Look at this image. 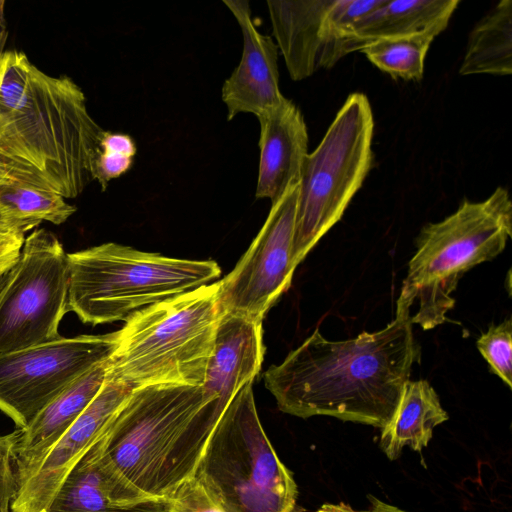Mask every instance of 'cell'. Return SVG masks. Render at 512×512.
Returning <instances> with one entry per match:
<instances>
[{
	"instance_id": "4dcf8cb0",
	"label": "cell",
	"mask_w": 512,
	"mask_h": 512,
	"mask_svg": "<svg viewBox=\"0 0 512 512\" xmlns=\"http://www.w3.org/2000/svg\"><path fill=\"white\" fill-rule=\"evenodd\" d=\"M36 227L37 225L33 223L15 218L0 204V234H25Z\"/></svg>"
},
{
	"instance_id": "f546056e",
	"label": "cell",
	"mask_w": 512,
	"mask_h": 512,
	"mask_svg": "<svg viewBox=\"0 0 512 512\" xmlns=\"http://www.w3.org/2000/svg\"><path fill=\"white\" fill-rule=\"evenodd\" d=\"M370 505L367 509L357 510L344 502L324 503L316 512H408L395 505L382 501L375 496H368Z\"/></svg>"
},
{
	"instance_id": "d4e9b609",
	"label": "cell",
	"mask_w": 512,
	"mask_h": 512,
	"mask_svg": "<svg viewBox=\"0 0 512 512\" xmlns=\"http://www.w3.org/2000/svg\"><path fill=\"white\" fill-rule=\"evenodd\" d=\"M476 346L489 365V372L498 376L509 389L512 388V321L507 318L498 325H491L480 335Z\"/></svg>"
},
{
	"instance_id": "1f68e13d",
	"label": "cell",
	"mask_w": 512,
	"mask_h": 512,
	"mask_svg": "<svg viewBox=\"0 0 512 512\" xmlns=\"http://www.w3.org/2000/svg\"><path fill=\"white\" fill-rule=\"evenodd\" d=\"M4 6L5 1L0 0V58L3 55L4 48L6 45L7 37H8V30H7V24L5 20V14H4Z\"/></svg>"
},
{
	"instance_id": "e575fe53",
	"label": "cell",
	"mask_w": 512,
	"mask_h": 512,
	"mask_svg": "<svg viewBox=\"0 0 512 512\" xmlns=\"http://www.w3.org/2000/svg\"><path fill=\"white\" fill-rule=\"evenodd\" d=\"M1 277V276H0Z\"/></svg>"
},
{
	"instance_id": "d6a6232c",
	"label": "cell",
	"mask_w": 512,
	"mask_h": 512,
	"mask_svg": "<svg viewBox=\"0 0 512 512\" xmlns=\"http://www.w3.org/2000/svg\"><path fill=\"white\" fill-rule=\"evenodd\" d=\"M6 184H10V183L6 182V181H3V180H0V187L3 186V185H6Z\"/></svg>"
},
{
	"instance_id": "8992f818",
	"label": "cell",
	"mask_w": 512,
	"mask_h": 512,
	"mask_svg": "<svg viewBox=\"0 0 512 512\" xmlns=\"http://www.w3.org/2000/svg\"><path fill=\"white\" fill-rule=\"evenodd\" d=\"M511 235L512 202L503 187L483 201L464 199L448 217L424 225L400 292L418 305L412 324L423 330L443 324L459 280L502 253Z\"/></svg>"
},
{
	"instance_id": "9a60e30c",
	"label": "cell",
	"mask_w": 512,
	"mask_h": 512,
	"mask_svg": "<svg viewBox=\"0 0 512 512\" xmlns=\"http://www.w3.org/2000/svg\"><path fill=\"white\" fill-rule=\"evenodd\" d=\"M100 437L69 473L47 512L162 511L165 503L139 491L106 458Z\"/></svg>"
},
{
	"instance_id": "8fae6325",
	"label": "cell",
	"mask_w": 512,
	"mask_h": 512,
	"mask_svg": "<svg viewBox=\"0 0 512 512\" xmlns=\"http://www.w3.org/2000/svg\"><path fill=\"white\" fill-rule=\"evenodd\" d=\"M386 0H268L276 38L290 77L306 79L352 53L357 22Z\"/></svg>"
},
{
	"instance_id": "52a82bcc",
	"label": "cell",
	"mask_w": 512,
	"mask_h": 512,
	"mask_svg": "<svg viewBox=\"0 0 512 512\" xmlns=\"http://www.w3.org/2000/svg\"><path fill=\"white\" fill-rule=\"evenodd\" d=\"M252 383L223 410L195 477L225 512H293L297 484L261 425Z\"/></svg>"
},
{
	"instance_id": "277c9868",
	"label": "cell",
	"mask_w": 512,
	"mask_h": 512,
	"mask_svg": "<svg viewBox=\"0 0 512 512\" xmlns=\"http://www.w3.org/2000/svg\"><path fill=\"white\" fill-rule=\"evenodd\" d=\"M222 314L220 281L135 312L118 331L107 374L132 389L202 386Z\"/></svg>"
},
{
	"instance_id": "5b68a950",
	"label": "cell",
	"mask_w": 512,
	"mask_h": 512,
	"mask_svg": "<svg viewBox=\"0 0 512 512\" xmlns=\"http://www.w3.org/2000/svg\"><path fill=\"white\" fill-rule=\"evenodd\" d=\"M67 312L86 324L126 321L135 312L209 284L212 260H186L104 243L68 253Z\"/></svg>"
},
{
	"instance_id": "44dd1931",
	"label": "cell",
	"mask_w": 512,
	"mask_h": 512,
	"mask_svg": "<svg viewBox=\"0 0 512 512\" xmlns=\"http://www.w3.org/2000/svg\"><path fill=\"white\" fill-rule=\"evenodd\" d=\"M512 72V1L501 0L471 30L461 75H510Z\"/></svg>"
},
{
	"instance_id": "e0dca14e",
	"label": "cell",
	"mask_w": 512,
	"mask_h": 512,
	"mask_svg": "<svg viewBox=\"0 0 512 512\" xmlns=\"http://www.w3.org/2000/svg\"><path fill=\"white\" fill-rule=\"evenodd\" d=\"M264 352L262 322L223 312L202 385L204 401L226 407L259 373Z\"/></svg>"
},
{
	"instance_id": "2e32d148",
	"label": "cell",
	"mask_w": 512,
	"mask_h": 512,
	"mask_svg": "<svg viewBox=\"0 0 512 512\" xmlns=\"http://www.w3.org/2000/svg\"><path fill=\"white\" fill-rule=\"evenodd\" d=\"M260 124V160L256 198L275 203L298 184L308 154V132L299 108L284 100L258 117Z\"/></svg>"
},
{
	"instance_id": "4fadbf2b",
	"label": "cell",
	"mask_w": 512,
	"mask_h": 512,
	"mask_svg": "<svg viewBox=\"0 0 512 512\" xmlns=\"http://www.w3.org/2000/svg\"><path fill=\"white\" fill-rule=\"evenodd\" d=\"M133 390L107 374L97 395L62 436L36 460L16 471L17 489L11 512H47L69 473Z\"/></svg>"
},
{
	"instance_id": "603a6c76",
	"label": "cell",
	"mask_w": 512,
	"mask_h": 512,
	"mask_svg": "<svg viewBox=\"0 0 512 512\" xmlns=\"http://www.w3.org/2000/svg\"><path fill=\"white\" fill-rule=\"evenodd\" d=\"M0 204L15 218L39 225L42 221L63 224L76 212L61 194L49 188L24 183L0 187Z\"/></svg>"
},
{
	"instance_id": "836d02e7",
	"label": "cell",
	"mask_w": 512,
	"mask_h": 512,
	"mask_svg": "<svg viewBox=\"0 0 512 512\" xmlns=\"http://www.w3.org/2000/svg\"><path fill=\"white\" fill-rule=\"evenodd\" d=\"M158 512H163V510L162 511H158Z\"/></svg>"
},
{
	"instance_id": "ba28073f",
	"label": "cell",
	"mask_w": 512,
	"mask_h": 512,
	"mask_svg": "<svg viewBox=\"0 0 512 512\" xmlns=\"http://www.w3.org/2000/svg\"><path fill=\"white\" fill-rule=\"evenodd\" d=\"M374 119L363 93L350 94L323 139L304 159L292 245L297 267L341 219L372 165Z\"/></svg>"
},
{
	"instance_id": "6da1fadb",
	"label": "cell",
	"mask_w": 512,
	"mask_h": 512,
	"mask_svg": "<svg viewBox=\"0 0 512 512\" xmlns=\"http://www.w3.org/2000/svg\"><path fill=\"white\" fill-rule=\"evenodd\" d=\"M412 306L400 294L386 327L347 340H328L316 329L264 374L278 408L303 419L321 415L384 428L420 358Z\"/></svg>"
},
{
	"instance_id": "30bf717a",
	"label": "cell",
	"mask_w": 512,
	"mask_h": 512,
	"mask_svg": "<svg viewBox=\"0 0 512 512\" xmlns=\"http://www.w3.org/2000/svg\"><path fill=\"white\" fill-rule=\"evenodd\" d=\"M117 338L118 331L60 336L0 355V411L19 429L26 428L71 383L107 361Z\"/></svg>"
},
{
	"instance_id": "3957f363",
	"label": "cell",
	"mask_w": 512,
	"mask_h": 512,
	"mask_svg": "<svg viewBox=\"0 0 512 512\" xmlns=\"http://www.w3.org/2000/svg\"><path fill=\"white\" fill-rule=\"evenodd\" d=\"M224 406L202 386L134 389L102 433L106 458L139 491L165 503L195 477Z\"/></svg>"
},
{
	"instance_id": "7a4b0ae2",
	"label": "cell",
	"mask_w": 512,
	"mask_h": 512,
	"mask_svg": "<svg viewBox=\"0 0 512 512\" xmlns=\"http://www.w3.org/2000/svg\"><path fill=\"white\" fill-rule=\"evenodd\" d=\"M103 130L82 89L68 76H50L25 53L0 58V156L31 169L55 192L75 198L92 181Z\"/></svg>"
},
{
	"instance_id": "484cf974",
	"label": "cell",
	"mask_w": 512,
	"mask_h": 512,
	"mask_svg": "<svg viewBox=\"0 0 512 512\" xmlns=\"http://www.w3.org/2000/svg\"><path fill=\"white\" fill-rule=\"evenodd\" d=\"M163 512H225L196 478L183 483L165 502Z\"/></svg>"
},
{
	"instance_id": "7c38bea8",
	"label": "cell",
	"mask_w": 512,
	"mask_h": 512,
	"mask_svg": "<svg viewBox=\"0 0 512 512\" xmlns=\"http://www.w3.org/2000/svg\"><path fill=\"white\" fill-rule=\"evenodd\" d=\"M299 183V182H298ZM298 184L272 204L269 215L234 269L220 280L223 312L262 322L291 285Z\"/></svg>"
},
{
	"instance_id": "d6986e66",
	"label": "cell",
	"mask_w": 512,
	"mask_h": 512,
	"mask_svg": "<svg viewBox=\"0 0 512 512\" xmlns=\"http://www.w3.org/2000/svg\"><path fill=\"white\" fill-rule=\"evenodd\" d=\"M460 0H386L361 18L353 31L359 51L368 43L443 32Z\"/></svg>"
},
{
	"instance_id": "7402d4cb",
	"label": "cell",
	"mask_w": 512,
	"mask_h": 512,
	"mask_svg": "<svg viewBox=\"0 0 512 512\" xmlns=\"http://www.w3.org/2000/svg\"><path fill=\"white\" fill-rule=\"evenodd\" d=\"M435 37L433 33H423L380 39L368 43L360 51L374 66L394 79L421 81L425 58Z\"/></svg>"
},
{
	"instance_id": "5bb4252c",
	"label": "cell",
	"mask_w": 512,
	"mask_h": 512,
	"mask_svg": "<svg viewBox=\"0 0 512 512\" xmlns=\"http://www.w3.org/2000/svg\"><path fill=\"white\" fill-rule=\"evenodd\" d=\"M237 20L243 37L241 60L223 84L222 100L227 118L252 113L257 118L279 105L278 47L270 36L258 31L246 0H223Z\"/></svg>"
},
{
	"instance_id": "f1b7e54d",
	"label": "cell",
	"mask_w": 512,
	"mask_h": 512,
	"mask_svg": "<svg viewBox=\"0 0 512 512\" xmlns=\"http://www.w3.org/2000/svg\"><path fill=\"white\" fill-rule=\"evenodd\" d=\"M25 240V234H0V276L16 262Z\"/></svg>"
},
{
	"instance_id": "4316f807",
	"label": "cell",
	"mask_w": 512,
	"mask_h": 512,
	"mask_svg": "<svg viewBox=\"0 0 512 512\" xmlns=\"http://www.w3.org/2000/svg\"><path fill=\"white\" fill-rule=\"evenodd\" d=\"M18 430L0 436V512H11L17 489L15 446Z\"/></svg>"
},
{
	"instance_id": "ffe728a7",
	"label": "cell",
	"mask_w": 512,
	"mask_h": 512,
	"mask_svg": "<svg viewBox=\"0 0 512 512\" xmlns=\"http://www.w3.org/2000/svg\"><path fill=\"white\" fill-rule=\"evenodd\" d=\"M448 419L429 382L409 379L395 414L381 429L379 447L389 460L398 459L405 447L420 453L431 441L435 427Z\"/></svg>"
},
{
	"instance_id": "cb8c5ba5",
	"label": "cell",
	"mask_w": 512,
	"mask_h": 512,
	"mask_svg": "<svg viewBox=\"0 0 512 512\" xmlns=\"http://www.w3.org/2000/svg\"><path fill=\"white\" fill-rule=\"evenodd\" d=\"M135 154L136 145L131 136L104 131L92 161V180H96L104 191L112 179L131 168Z\"/></svg>"
},
{
	"instance_id": "ac0fdd59",
	"label": "cell",
	"mask_w": 512,
	"mask_h": 512,
	"mask_svg": "<svg viewBox=\"0 0 512 512\" xmlns=\"http://www.w3.org/2000/svg\"><path fill=\"white\" fill-rule=\"evenodd\" d=\"M108 360L76 379L26 428L18 429L15 446L16 471L46 452L90 404L105 381Z\"/></svg>"
},
{
	"instance_id": "9c48e42d",
	"label": "cell",
	"mask_w": 512,
	"mask_h": 512,
	"mask_svg": "<svg viewBox=\"0 0 512 512\" xmlns=\"http://www.w3.org/2000/svg\"><path fill=\"white\" fill-rule=\"evenodd\" d=\"M67 253L44 228L25 237L11 268L0 277V355L59 338L67 313Z\"/></svg>"
},
{
	"instance_id": "83f0119b",
	"label": "cell",
	"mask_w": 512,
	"mask_h": 512,
	"mask_svg": "<svg viewBox=\"0 0 512 512\" xmlns=\"http://www.w3.org/2000/svg\"><path fill=\"white\" fill-rule=\"evenodd\" d=\"M0 180L9 183H24L51 189L48 184L31 169L11 162L0 156Z\"/></svg>"
}]
</instances>
